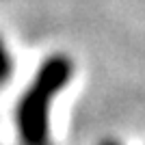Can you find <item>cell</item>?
Returning <instances> with one entry per match:
<instances>
[{"label":"cell","mask_w":145,"mask_h":145,"mask_svg":"<svg viewBox=\"0 0 145 145\" xmlns=\"http://www.w3.org/2000/svg\"><path fill=\"white\" fill-rule=\"evenodd\" d=\"M7 72H9V56H7L5 46L0 43V80L7 76Z\"/></svg>","instance_id":"1"}]
</instances>
